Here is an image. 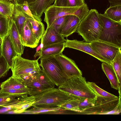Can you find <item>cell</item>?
Segmentation results:
<instances>
[{"instance_id": "33", "label": "cell", "mask_w": 121, "mask_h": 121, "mask_svg": "<svg viewBox=\"0 0 121 121\" xmlns=\"http://www.w3.org/2000/svg\"><path fill=\"white\" fill-rule=\"evenodd\" d=\"M83 98L79 97L77 99L72 100L62 105L60 107L66 110H70L77 112L79 101Z\"/></svg>"}, {"instance_id": "23", "label": "cell", "mask_w": 121, "mask_h": 121, "mask_svg": "<svg viewBox=\"0 0 121 121\" xmlns=\"http://www.w3.org/2000/svg\"><path fill=\"white\" fill-rule=\"evenodd\" d=\"M27 19L30 23L32 31L38 45L45 30L44 25L41 21L32 18H28Z\"/></svg>"}, {"instance_id": "20", "label": "cell", "mask_w": 121, "mask_h": 121, "mask_svg": "<svg viewBox=\"0 0 121 121\" xmlns=\"http://www.w3.org/2000/svg\"><path fill=\"white\" fill-rule=\"evenodd\" d=\"M55 0H36L34 2L28 4L33 14L41 18L45 11L52 4Z\"/></svg>"}, {"instance_id": "36", "label": "cell", "mask_w": 121, "mask_h": 121, "mask_svg": "<svg viewBox=\"0 0 121 121\" xmlns=\"http://www.w3.org/2000/svg\"><path fill=\"white\" fill-rule=\"evenodd\" d=\"M16 96L1 93L0 92V107L16 99Z\"/></svg>"}, {"instance_id": "13", "label": "cell", "mask_w": 121, "mask_h": 121, "mask_svg": "<svg viewBox=\"0 0 121 121\" xmlns=\"http://www.w3.org/2000/svg\"><path fill=\"white\" fill-rule=\"evenodd\" d=\"M28 95L19 97L17 100L10 106L12 110L6 114H21L30 107L32 106L35 102L34 96H28Z\"/></svg>"}, {"instance_id": "42", "label": "cell", "mask_w": 121, "mask_h": 121, "mask_svg": "<svg viewBox=\"0 0 121 121\" xmlns=\"http://www.w3.org/2000/svg\"><path fill=\"white\" fill-rule=\"evenodd\" d=\"M121 84H120L119 86L118 87V89L119 90V97L121 98Z\"/></svg>"}, {"instance_id": "46", "label": "cell", "mask_w": 121, "mask_h": 121, "mask_svg": "<svg viewBox=\"0 0 121 121\" xmlns=\"http://www.w3.org/2000/svg\"></svg>"}, {"instance_id": "28", "label": "cell", "mask_w": 121, "mask_h": 121, "mask_svg": "<svg viewBox=\"0 0 121 121\" xmlns=\"http://www.w3.org/2000/svg\"><path fill=\"white\" fill-rule=\"evenodd\" d=\"M87 83L96 95L109 98H114L117 97L103 90L93 82H87Z\"/></svg>"}, {"instance_id": "37", "label": "cell", "mask_w": 121, "mask_h": 121, "mask_svg": "<svg viewBox=\"0 0 121 121\" xmlns=\"http://www.w3.org/2000/svg\"><path fill=\"white\" fill-rule=\"evenodd\" d=\"M67 16H65L57 19L53 22L50 26L53 27L58 32L59 29L64 23Z\"/></svg>"}, {"instance_id": "19", "label": "cell", "mask_w": 121, "mask_h": 121, "mask_svg": "<svg viewBox=\"0 0 121 121\" xmlns=\"http://www.w3.org/2000/svg\"><path fill=\"white\" fill-rule=\"evenodd\" d=\"M65 42H63L55 44L41 48L40 47L39 51L37 50L36 54L39 56V59L43 58L54 56L55 55L62 53L65 48Z\"/></svg>"}, {"instance_id": "35", "label": "cell", "mask_w": 121, "mask_h": 121, "mask_svg": "<svg viewBox=\"0 0 121 121\" xmlns=\"http://www.w3.org/2000/svg\"><path fill=\"white\" fill-rule=\"evenodd\" d=\"M17 4L31 18L36 20L42 21V20L41 18L35 16L32 14L29 8L27 1H25L23 3L21 4Z\"/></svg>"}, {"instance_id": "8", "label": "cell", "mask_w": 121, "mask_h": 121, "mask_svg": "<svg viewBox=\"0 0 121 121\" xmlns=\"http://www.w3.org/2000/svg\"><path fill=\"white\" fill-rule=\"evenodd\" d=\"M31 60L22 57L17 55L12 59L13 65L11 69L12 76L17 78L27 75L34 74L41 71L38 61Z\"/></svg>"}, {"instance_id": "9", "label": "cell", "mask_w": 121, "mask_h": 121, "mask_svg": "<svg viewBox=\"0 0 121 121\" xmlns=\"http://www.w3.org/2000/svg\"><path fill=\"white\" fill-rule=\"evenodd\" d=\"M121 98H109L96 95L95 105L81 113L86 114H108L117 106Z\"/></svg>"}, {"instance_id": "12", "label": "cell", "mask_w": 121, "mask_h": 121, "mask_svg": "<svg viewBox=\"0 0 121 121\" xmlns=\"http://www.w3.org/2000/svg\"><path fill=\"white\" fill-rule=\"evenodd\" d=\"M54 56L59 63L68 78L72 77L82 76V72L74 60L62 53Z\"/></svg>"}, {"instance_id": "44", "label": "cell", "mask_w": 121, "mask_h": 121, "mask_svg": "<svg viewBox=\"0 0 121 121\" xmlns=\"http://www.w3.org/2000/svg\"><path fill=\"white\" fill-rule=\"evenodd\" d=\"M1 52L0 47V57L1 56Z\"/></svg>"}, {"instance_id": "40", "label": "cell", "mask_w": 121, "mask_h": 121, "mask_svg": "<svg viewBox=\"0 0 121 121\" xmlns=\"http://www.w3.org/2000/svg\"><path fill=\"white\" fill-rule=\"evenodd\" d=\"M110 4V6L121 5V0H108Z\"/></svg>"}, {"instance_id": "22", "label": "cell", "mask_w": 121, "mask_h": 121, "mask_svg": "<svg viewBox=\"0 0 121 121\" xmlns=\"http://www.w3.org/2000/svg\"><path fill=\"white\" fill-rule=\"evenodd\" d=\"M102 69L110 82L111 87L116 90L118 89L120 84L117 77L112 65L103 62Z\"/></svg>"}, {"instance_id": "31", "label": "cell", "mask_w": 121, "mask_h": 121, "mask_svg": "<svg viewBox=\"0 0 121 121\" xmlns=\"http://www.w3.org/2000/svg\"><path fill=\"white\" fill-rule=\"evenodd\" d=\"M9 25L8 18L0 17V38L2 39L9 33Z\"/></svg>"}, {"instance_id": "24", "label": "cell", "mask_w": 121, "mask_h": 121, "mask_svg": "<svg viewBox=\"0 0 121 121\" xmlns=\"http://www.w3.org/2000/svg\"><path fill=\"white\" fill-rule=\"evenodd\" d=\"M1 89H22L27 88L19 79L11 76L6 80L1 83Z\"/></svg>"}, {"instance_id": "18", "label": "cell", "mask_w": 121, "mask_h": 121, "mask_svg": "<svg viewBox=\"0 0 121 121\" xmlns=\"http://www.w3.org/2000/svg\"><path fill=\"white\" fill-rule=\"evenodd\" d=\"M20 35L21 42L24 46L33 48L38 46L32 31L30 23L27 19Z\"/></svg>"}, {"instance_id": "17", "label": "cell", "mask_w": 121, "mask_h": 121, "mask_svg": "<svg viewBox=\"0 0 121 121\" xmlns=\"http://www.w3.org/2000/svg\"><path fill=\"white\" fill-rule=\"evenodd\" d=\"M81 21L73 15H67L59 29V33L64 37H67L75 32Z\"/></svg>"}, {"instance_id": "25", "label": "cell", "mask_w": 121, "mask_h": 121, "mask_svg": "<svg viewBox=\"0 0 121 121\" xmlns=\"http://www.w3.org/2000/svg\"><path fill=\"white\" fill-rule=\"evenodd\" d=\"M14 3L7 0H0V16L5 18L12 17L14 9Z\"/></svg>"}, {"instance_id": "38", "label": "cell", "mask_w": 121, "mask_h": 121, "mask_svg": "<svg viewBox=\"0 0 121 121\" xmlns=\"http://www.w3.org/2000/svg\"><path fill=\"white\" fill-rule=\"evenodd\" d=\"M68 7H80L85 3L84 0H67Z\"/></svg>"}, {"instance_id": "34", "label": "cell", "mask_w": 121, "mask_h": 121, "mask_svg": "<svg viewBox=\"0 0 121 121\" xmlns=\"http://www.w3.org/2000/svg\"><path fill=\"white\" fill-rule=\"evenodd\" d=\"M9 69L6 61L1 55L0 57V78L5 76Z\"/></svg>"}, {"instance_id": "26", "label": "cell", "mask_w": 121, "mask_h": 121, "mask_svg": "<svg viewBox=\"0 0 121 121\" xmlns=\"http://www.w3.org/2000/svg\"><path fill=\"white\" fill-rule=\"evenodd\" d=\"M112 20L117 22H121V5L110 6L104 13Z\"/></svg>"}, {"instance_id": "1", "label": "cell", "mask_w": 121, "mask_h": 121, "mask_svg": "<svg viewBox=\"0 0 121 121\" xmlns=\"http://www.w3.org/2000/svg\"><path fill=\"white\" fill-rule=\"evenodd\" d=\"M34 96L35 102L32 106L48 109L60 107L64 104L79 98L55 87Z\"/></svg>"}, {"instance_id": "45", "label": "cell", "mask_w": 121, "mask_h": 121, "mask_svg": "<svg viewBox=\"0 0 121 121\" xmlns=\"http://www.w3.org/2000/svg\"><path fill=\"white\" fill-rule=\"evenodd\" d=\"M9 0V1H13V0Z\"/></svg>"}, {"instance_id": "41", "label": "cell", "mask_w": 121, "mask_h": 121, "mask_svg": "<svg viewBox=\"0 0 121 121\" xmlns=\"http://www.w3.org/2000/svg\"><path fill=\"white\" fill-rule=\"evenodd\" d=\"M36 0H13L17 4H21L25 1L27 2L28 4L32 3L35 2Z\"/></svg>"}, {"instance_id": "43", "label": "cell", "mask_w": 121, "mask_h": 121, "mask_svg": "<svg viewBox=\"0 0 121 121\" xmlns=\"http://www.w3.org/2000/svg\"><path fill=\"white\" fill-rule=\"evenodd\" d=\"M2 41V39L0 38V45L1 44Z\"/></svg>"}, {"instance_id": "30", "label": "cell", "mask_w": 121, "mask_h": 121, "mask_svg": "<svg viewBox=\"0 0 121 121\" xmlns=\"http://www.w3.org/2000/svg\"><path fill=\"white\" fill-rule=\"evenodd\" d=\"M96 99H81L79 101L77 112L81 113L85 110L94 106Z\"/></svg>"}, {"instance_id": "27", "label": "cell", "mask_w": 121, "mask_h": 121, "mask_svg": "<svg viewBox=\"0 0 121 121\" xmlns=\"http://www.w3.org/2000/svg\"><path fill=\"white\" fill-rule=\"evenodd\" d=\"M112 65L116 74L119 84L121 83V51L120 50L113 60Z\"/></svg>"}, {"instance_id": "16", "label": "cell", "mask_w": 121, "mask_h": 121, "mask_svg": "<svg viewBox=\"0 0 121 121\" xmlns=\"http://www.w3.org/2000/svg\"><path fill=\"white\" fill-rule=\"evenodd\" d=\"M66 39L51 26L47 27L41 39V48L63 42Z\"/></svg>"}, {"instance_id": "10", "label": "cell", "mask_w": 121, "mask_h": 121, "mask_svg": "<svg viewBox=\"0 0 121 121\" xmlns=\"http://www.w3.org/2000/svg\"><path fill=\"white\" fill-rule=\"evenodd\" d=\"M91 43L93 49L111 65L117 54L121 50V48L98 40Z\"/></svg>"}, {"instance_id": "15", "label": "cell", "mask_w": 121, "mask_h": 121, "mask_svg": "<svg viewBox=\"0 0 121 121\" xmlns=\"http://www.w3.org/2000/svg\"><path fill=\"white\" fill-rule=\"evenodd\" d=\"M0 47L1 55L11 69L13 65L12 59L18 54L14 49L9 34L2 39Z\"/></svg>"}, {"instance_id": "7", "label": "cell", "mask_w": 121, "mask_h": 121, "mask_svg": "<svg viewBox=\"0 0 121 121\" xmlns=\"http://www.w3.org/2000/svg\"><path fill=\"white\" fill-rule=\"evenodd\" d=\"M23 83L30 91V96H35L55 87V84L48 77L43 71L33 75L22 77Z\"/></svg>"}, {"instance_id": "39", "label": "cell", "mask_w": 121, "mask_h": 121, "mask_svg": "<svg viewBox=\"0 0 121 121\" xmlns=\"http://www.w3.org/2000/svg\"><path fill=\"white\" fill-rule=\"evenodd\" d=\"M54 5L62 7H68L67 0H55Z\"/></svg>"}, {"instance_id": "3", "label": "cell", "mask_w": 121, "mask_h": 121, "mask_svg": "<svg viewBox=\"0 0 121 121\" xmlns=\"http://www.w3.org/2000/svg\"><path fill=\"white\" fill-rule=\"evenodd\" d=\"M102 29L98 40L119 48L121 47V22L114 21L104 13H98Z\"/></svg>"}, {"instance_id": "5", "label": "cell", "mask_w": 121, "mask_h": 121, "mask_svg": "<svg viewBox=\"0 0 121 121\" xmlns=\"http://www.w3.org/2000/svg\"><path fill=\"white\" fill-rule=\"evenodd\" d=\"M90 10L87 4L80 7H62L52 5L44 12V21L47 27H49L53 22L58 18L66 15H72L78 17L81 21L87 15Z\"/></svg>"}, {"instance_id": "29", "label": "cell", "mask_w": 121, "mask_h": 121, "mask_svg": "<svg viewBox=\"0 0 121 121\" xmlns=\"http://www.w3.org/2000/svg\"><path fill=\"white\" fill-rule=\"evenodd\" d=\"M0 92L17 97L26 95H29L30 93V91L27 88L22 89H1Z\"/></svg>"}, {"instance_id": "4", "label": "cell", "mask_w": 121, "mask_h": 121, "mask_svg": "<svg viewBox=\"0 0 121 121\" xmlns=\"http://www.w3.org/2000/svg\"><path fill=\"white\" fill-rule=\"evenodd\" d=\"M60 90L75 96L90 99H95L96 95L87 83L84 77L81 76L68 78L58 86Z\"/></svg>"}, {"instance_id": "6", "label": "cell", "mask_w": 121, "mask_h": 121, "mask_svg": "<svg viewBox=\"0 0 121 121\" xmlns=\"http://www.w3.org/2000/svg\"><path fill=\"white\" fill-rule=\"evenodd\" d=\"M39 64L42 69L55 84L59 86L68 78L54 56L41 58Z\"/></svg>"}, {"instance_id": "32", "label": "cell", "mask_w": 121, "mask_h": 121, "mask_svg": "<svg viewBox=\"0 0 121 121\" xmlns=\"http://www.w3.org/2000/svg\"><path fill=\"white\" fill-rule=\"evenodd\" d=\"M33 107L31 109L29 110H26L21 114H37L46 113L49 112L54 111L63 108L61 107L55 108L48 109Z\"/></svg>"}, {"instance_id": "14", "label": "cell", "mask_w": 121, "mask_h": 121, "mask_svg": "<svg viewBox=\"0 0 121 121\" xmlns=\"http://www.w3.org/2000/svg\"><path fill=\"white\" fill-rule=\"evenodd\" d=\"M9 25V34L14 49L18 55L23 54L24 46L22 44L15 22L12 17L8 18Z\"/></svg>"}, {"instance_id": "11", "label": "cell", "mask_w": 121, "mask_h": 121, "mask_svg": "<svg viewBox=\"0 0 121 121\" xmlns=\"http://www.w3.org/2000/svg\"><path fill=\"white\" fill-rule=\"evenodd\" d=\"M65 48L74 49L82 51L93 56L102 62L111 65L93 49L91 43L77 40H70L67 39L65 42Z\"/></svg>"}, {"instance_id": "2", "label": "cell", "mask_w": 121, "mask_h": 121, "mask_svg": "<svg viewBox=\"0 0 121 121\" xmlns=\"http://www.w3.org/2000/svg\"><path fill=\"white\" fill-rule=\"evenodd\" d=\"M98 13L96 9H91L78 27L77 32L86 42L91 43L98 40L102 29Z\"/></svg>"}, {"instance_id": "21", "label": "cell", "mask_w": 121, "mask_h": 121, "mask_svg": "<svg viewBox=\"0 0 121 121\" xmlns=\"http://www.w3.org/2000/svg\"><path fill=\"white\" fill-rule=\"evenodd\" d=\"M14 1V9L12 17L15 22L19 35L21 33L26 19L31 18L26 13L17 3Z\"/></svg>"}]
</instances>
